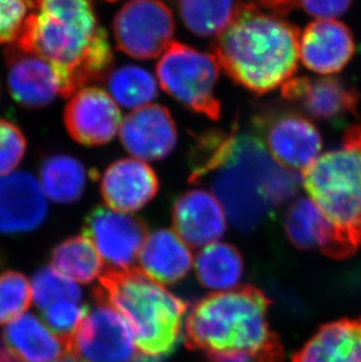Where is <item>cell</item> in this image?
I'll use <instances>...</instances> for the list:
<instances>
[{"mask_svg": "<svg viewBox=\"0 0 361 362\" xmlns=\"http://www.w3.org/2000/svg\"><path fill=\"white\" fill-rule=\"evenodd\" d=\"M88 308L71 300L57 301L44 310V320L48 327L62 338L69 349V341L85 318Z\"/></svg>", "mask_w": 361, "mask_h": 362, "instance_id": "1f68e13d", "label": "cell"}, {"mask_svg": "<svg viewBox=\"0 0 361 362\" xmlns=\"http://www.w3.org/2000/svg\"><path fill=\"white\" fill-rule=\"evenodd\" d=\"M100 189L108 208L127 214L140 210L156 196L159 180L146 162L122 158L107 168Z\"/></svg>", "mask_w": 361, "mask_h": 362, "instance_id": "d6986e66", "label": "cell"}, {"mask_svg": "<svg viewBox=\"0 0 361 362\" xmlns=\"http://www.w3.org/2000/svg\"><path fill=\"white\" fill-rule=\"evenodd\" d=\"M113 32L120 51L149 60L164 53L173 42L174 17L161 0H130L116 13Z\"/></svg>", "mask_w": 361, "mask_h": 362, "instance_id": "ba28073f", "label": "cell"}, {"mask_svg": "<svg viewBox=\"0 0 361 362\" xmlns=\"http://www.w3.org/2000/svg\"><path fill=\"white\" fill-rule=\"evenodd\" d=\"M84 236L112 269H130L147 238L140 219L106 206H98L86 218Z\"/></svg>", "mask_w": 361, "mask_h": 362, "instance_id": "8fae6325", "label": "cell"}, {"mask_svg": "<svg viewBox=\"0 0 361 362\" xmlns=\"http://www.w3.org/2000/svg\"><path fill=\"white\" fill-rule=\"evenodd\" d=\"M137 259L141 271L159 284L178 283L193 267V255L187 244L174 231L166 229L147 236Z\"/></svg>", "mask_w": 361, "mask_h": 362, "instance_id": "ffe728a7", "label": "cell"}, {"mask_svg": "<svg viewBox=\"0 0 361 362\" xmlns=\"http://www.w3.org/2000/svg\"><path fill=\"white\" fill-rule=\"evenodd\" d=\"M52 263L78 283H92L103 274V258L85 236L72 237L59 244L52 252Z\"/></svg>", "mask_w": 361, "mask_h": 362, "instance_id": "4316f807", "label": "cell"}, {"mask_svg": "<svg viewBox=\"0 0 361 362\" xmlns=\"http://www.w3.org/2000/svg\"><path fill=\"white\" fill-rule=\"evenodd\" d=\"M31 296L35 306L44 311L57 301L79 303L82 292L76 281L62 274L55 267H44L32 277Z\"/></svg>", "mask_w": 361, "mask_h": 362, "instance_id": "f1b7e54d", "label": "cell"}, {"mask_svg": "<svg viewBox=\"0 0 361 362\" xmlns=\"http://www.w3.org/2000/svg\"><path fill=\"white\" fill-rule=\"evenodd\" d=\"M257 1H258V0H256V3H257Z\"/></svg>", "mask_w": 361, "mask_h": 362, "instance_id": "74e56055", "label": "cell"}, {"mask_svg": "<svg viewBox=\"0 0 361 362\" xmlns=\"http://www.w3.org/2000/svg\"><path fill=\"white\" fill-rule=\"evenodd\" d=\"M212 362H256L255 358L246 352H229L210 354Z\"/></svg>", "mask_w": 361, "mask_h": 362, "instance_id": "e575fe53", "label": "cell"}, {"mask_svg": "<svg viewBox=\"0 0 361 362\" xmlns=\"http://www.w3.org/2000/svg\"><path fill=\"white\" fill-rule=\"evenodd\" d=\"M87 178L84 164L69 155H52L41 163L39 170L45 196L60 204L78 201L85 192Z\"/></svg>", "mask_w": 361, "mask_h": 362, "instance_id": "d4e9b609", "label": "cell"}, {"mask_svg": "<svg viewBox=\"0 0 361 362\" xmlns=\"http://www.w3.org/2000/svg\"><path fill=\"white\" fill-rule=\"evenodd\" d=\"M28 142L21 128L0 119V176L11 174L24 158Z\"/></svg>", "mask_w": 361, "mask_h": 362, "instance_id": "d6a6232c", "label": "cell"}, {"mask_svg": "<svg viewBox=\"0 0 361 362\" xmlns=\"http://www.w3.org/2000/svg\"><path fill=\"white\" fill-rule=\"evenodd\" d=\"M58 362H80V361H79V360L76 359V358H74V356H73L72 354H69H69H66V356H64V358H62V359Z\"/></svg>", "mask_w": 361, "mask_h": 362, "instance_id": "8d00e7d4", "label": "cell"}, {"mask_svg": "<svg viewBox=\"0 0 361 362\" xmlns=\"http://www.w3.org/2000/svg\"><path fill=\"white\" fill-rule=\"evenodd\" d=\"M31 299V286L25 276L13 271L0 274V325L25 313Z\"/></svg>", "mask_w": 361, "mask_h": 362, "instance_id": "f546056e", "label": "cell"}, {"mask_svg": "<svg viewBox=\"0 0 361 362\" xmlns=\"http://www.w3.org/2000/svg\"><path fill=\"white\" fill-rule=\"evenodd\" d=\"M7 349L25 362H58L69 349L47 325L33 313H23L4 328Z\"/></svg>", "mask_w": 361, "mask_h": 362, "instance_id": "44dd1931", "label": "cell"}, {"mask_svg": "<svg viewBox=\"0 0 361 362\" xmlns=\"http://www.w3.org/2000/svg\"><path fill=\"white\" fill-rule=\"evenodd\" d=\"M7 85L16 103L28 108H40L62 96V83L55 66L35 52L17 45L4 49Z\"/></svg>", "mask_w": 361, "mask_h": 362, "instance_id": "4fadbf2b", "label": "cell"}, {"mask_svg": "<svg viewBox=\"0 0 361 362\" xmlns=\"http://www.w3.org/2000/svg\"><path fill=\"white\" fill-rule=\"evenodd\" d=\"M221 66L215 55L173 41L157 62L161 87L184 106L217 121L221 103L215 95Z\"/></svg>", "mask_w": 361, "mask_h": 362, "instance_id": "52a82bcc", "label": "cell"}, {"mask_svg": "<svg viewBox=\"0 0 361 362\" xmlns=\"http://www.w3.org/2000/svg\"><path fill=\"white\" fill-rule=\"evenodd\" d=\"M208 180L236 229L250 233L292 199L296 173L273 160L260 139L231 132L202 137L193 160L191 183Z\"/></svg>", "mask_w": 361, "mask_h": 362, "instance_id": "6da1fadb", "label": "cell"}, {"mask_svg": "<svg viewBox=\"0 0 361 362\" xmlns=\"http://www.w3.org/2000/svg\"><path fill=\"white\" fill-rule=\"evenodd\" d=\"M96 299L122 315L137 349L147 358H162L176 349L187 306L142 271L134 267L105 271Z\"/></svg>", "mask_w": 361, "mask_h": 362, "instance_id": "5b68a950", "label": "cell"}, {"mask_svg": "<svg viewBox=\"0 0 361 362\" xmlns=\"http://www.w3.org/2000/svg\"><path fill=\"white\" fill-rule=\"evenodd\" d=\"M47 214L46 196L33 175L13 171L0 176V233H31Z\"/></svg>", "mask_w": 361, "mask_h": 362, "instance_id": "2e32d148", "label": "cell"}, {"mask_svg": "<svg viewBox=\"0 0 361 362\" xmlns=\"http://www.w3.org/2000/svg\"><path fill=\"white\" fill-rule=\"evenodd\" d=\"M355 53L351 30L336 19L312 21L300 37V60L311 72L321 76L341 72Z\"/></svg>", "mask_w": 361, "mask_h": 362, "instance_id": "e0dca14e", "label": "cell"}, {"mask_svg": "<svg viewBox=\"0 0 361 362\" xmlns=\"http://www.w3.org/2000/svg\"><path fill=\"white\" fill-rule=\"evenodd\" d=\"M269 299L253 286L210 294L188 315L184 341L210 354L246 352L256 362H280L283 349L268 322Z\"/></svg>", "mask_w": 361, "mask_h": 362, "instance_id": "277c9868", "label": "cell"}, {"mask_svg": "<svg viewBox=\"0 0 361 362\" xmlns=\"http://www.w3.org/2000/svg\"><path fill=\"white\" fill-rule=\"evenodd\" d=\"M284 229L298 249H319L330 256L341 257L333 228L310 199L302 197L290 206Z\"/></svg>", "mask_w": 361, "mask_h": 362, "instance_id": "603a6c76", "label": "cell"}, {"mask_svg": "<svg viewBox=\"0 0 361 362\" xmlns=\"http://www.w3.org/2000/svg\"><path fill=\"white\" fill-rule=\"evenodd\" d=\"M299 30L248 3L212 49L218 64L239 85L265 94L292 79L299 60Z\"/></svg>", "mask_w": 361, "mask_h": 362, "instance_id": "3957f363", "label": "cell"}, {"mask_svg": "<svg viewBox=\"0 0 361 362\" xmlns=\"http://www.w3.org/2000/svg\"><path fill=\"white\" fill-rule=\"evenodd\" d=\"M293 362H361V318L324 325L293 356Z\"/></svg>", "mask_w": 361, "mask_h": 362, "instance_id": "7402d4cb", "label": "cell"}, {"mask_svg": "<svg viewBox=\"0 0 361 362\" xmlns=\"http://www.w3.org/2000/svg\"><path fill=\"white\" fill-rule=\"evenodd\" d=\"M120 141L141 161H159L171 154L178 142V128L169 110L148 105L128 114L120 126Z\"/></svg>", "mask_w": 361, "mask_h": 362, "instance_id": "5bb4252c", "label": "cell"}, {"mask_svg": "<svg viewBox=\"0 0 361 362\" xmlns=\"http://www.w3.org/2000/svg\"><path fill=\"white\" fill-rule=\"evenodd\" d=\"M198 281L209 290H234L242 279L244 263L239 250L225 243H212L200 251L195 259Z\"/></svg>", "mask_w": 361, "mask_h": 362, "instance_id": "cb8c5ba5", "label": "cell"}, {"mask_svg": "<svg viewBox=\"0 0 361 362\" xmlns=\"http://www.w3.org/2000/svg\"><path fill=\"white\" fill-rule=\"evenodd\" d=\"M173 224L176 235L187 245L205 247L224 236L225 211L212 192L193 189L175 202Z\"/></svg>", "mask_w": 361, "mask_h": 362, "instance_id": "ac0fdd59", "label": "cell"}, {"mask_svg": "<svg viewBox=\"0 0 361 362\" xmlns=\"http://www.w3.org/2000/svg\"><path fill=\"white\" fill-rule=\"evenodd\" d=\"M270 155L289 170L303 173L321 154L323 140L314 123L297 113L270 114L256 121Z\"/></svg>", "mask_w": 361, "mask_h": 362, "instance_id": "30bf717a", "label": "cell"}, {"mask_svg": "<svg viewBox=\"0 0 361 362\" xmlns=\"http://www.w3.org/2000/svg\"><path fill=\"white\" fill-rule=\"evenodd\" d=\"M107 87L116 103L128 110H139L157 96V82L147 69L126 65L109 71Z\"/></svg>", "mask_w": 361, "mask_h": 362, "instance_id": "83f0119b", "label": "cell"}, {"mask_svg": "<svg viewBox=\"0 0 361 362\" xmlns=\"http://www.w3.org/2000/svg\"><path fill=\"white\" fill-rule=\"evenodd\" d=\"M69 345V353L80 362H132L137 345L130 326L110 305L96 300Z\"/></svg>", "mask_w": 361, "mask_h": 362, "instance_id": "9c48e42d", "label": "cell"}, {"mask_svg": "<svg viewBox=\"0 0 361 362\" xmlns=\"http://www.w3.org/2000/svg\"><path fill=\"white\" fill-rule=\"evenodd\" d=\"M13 44L55 66L64 98L103 79L112 67V47L93 0H41Z\"/></svg>", "mask_w": 361, "mask_h": 362, "instance_id": "7a4b0ae2", "label": "cell"}, {"mask_svg": "<svg viewBox=\"0 0 361 362\" xmlns=\"http://www.w3.org/2000/svg\"><path fill=\"white\" fill-rule=\"evenodd\" d=\"M64 121L73 140L88 147L110 142L122 122L118 103L98 87L74 93L66 106Z\"/></svg>", "mask_w": 361, "mask_h": 362, "instance_id": "7c38bea8", "label": "cell"}, {"mask_svg": "<svg viewBox=\"0 0 361 362\" xmlns=\"http://www.w3.org/2000/svg\"><path fill=\"white\" fill-rule=\"evenodd\" d=\"M178 13L189 31L202 38L218 37L239 17L243 0H175Z\"/></svg>", "mask_w": 361, "mask_h": 362, "instance_id": "484cf974", "label": "cell"}, {"mask_svg": "<svg viewBox=\"0 0 361 362\" xmlns=\"http://www.w3.org/2000/svg\"><path fill=\"white\" fill-rule=\"evenodd\" d=\"M40 4L41 0H0V45L7 46L19 39Z\"/></svg>", "mask_w": 361, "mask_h": 362, "instance_id": "4dcf8cb0", "label": "cell"}, {"mask_svg": "<svg viewBox=\"0 0 361 362\" xmlns=\"http://www.w3.org/2000/svg\"><path fill=\"white\" fill-rule=\"evenodd\" d=\"M283 98L319 121H339L357 114L360 94L337 78H294L282 86Z\"/></svg>", "mask_w": 361, "mask_h": 362, "instance_id": "9a60e30c", "label": "cell"}, {"mask_svg": "<svg viewBox=\"0 0 361 362\" xmlns=\"http://www.w3.org/2000/svg\"><path fill=\"white\" fill-rule=\"evenodd\" d=\"M0 362H21V360L10 349L0 347Z\"/></svg>", "mask_w": 361, "mask_h": 362, "instance_id": "d590c367", "label": "cell"}, {"mask_svg": "<svg viewBox=\"0 0 361 362\" xmlns=\"http://www.w3.org/2000/svg\"><path fill=\"white\" fill-rule=\"evenodd\" d=\"M353 0H293L294 8H303L311 17L333 19L348 12Z\"/></svg>", "mask_w": 361, "mask_h": 362, "instance_id": "836d02e7", "label": "cell"}, {"mask_svg": "<svg viewBox=\"0 0 361 362\" xmlns=\"http://www.w3.org/2000/svg\"><path fill=\"white\" fill-rule=\"evenodd\" d=\"M302 175L311 201L333 228L341 257L355 252L361 243V123Z\"/></svg>", "mask_w": 361, "mask_h": 362, "instance_id": "8992f818", "label": "cell"}]
</instances>
